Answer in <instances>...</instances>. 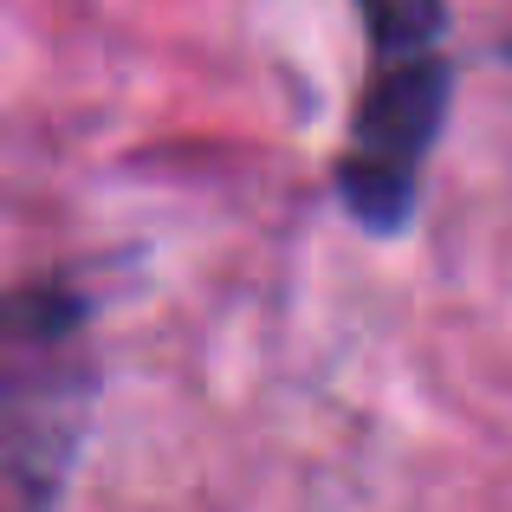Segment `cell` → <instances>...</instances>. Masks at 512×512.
Returning a JSON list of instances; mask_svg holds the SVG:
<instances>
[{
	"instance_id": "cell-1",
	"label": "cell",
	"mask_w": 512,
	"mask_h": 512,
	"mask_svg": "<svg viewBox=\"0 0 512 512\" xmlns=\"http://www.w3.org/2000/svg\"><path fill=\"white\" fill-rule=\"evenodd\" d=\"M104 299L72 266L0 286V512H65L104 402Z\"/></svg>"
},
{
	"instance_id": "cell-2",
	"label": "cell",
	"mask_w": 512,
	"mask_h": 512,
	"mask_svg": "<svg viewBox=\"0 0 512 512\" xmlns=\"http://www.w3.org/2000/svg\"><path fill=\"white\" fill-rule=\"evenodd\" d=\"M363 20V78L331 163L344 221L402 240L422 221L428 169L454 111L461 59L448 52V0H350Z\"/></svg>"
}]
</instances>
